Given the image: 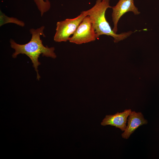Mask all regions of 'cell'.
I'll return each instance as SVG.
<instances>
[{"instance_id":"6da1fadb","label":"cell","mask_w":159,"mask_h":159,"mask_svg":"<svg viewBox=\"0 0 159 159\" xmlns=\"http://www.w3.org/2000/svg\"><path fill=\"white\" fill-rule=\"evenodd\" d=\"M44 29V26L37 29H31L30 30L32 35L30 41L25 44H17L13 40H10L11 47L14 49V52L12 55V57L16 58L19 54H25L31 60L33 67L37 72V78L38 80L40 77L38 72V67L40 64L38 60L40 54L43 56L55 59L57 55L54 52L55 48L53 47H49L44 46L40 39V36L45 37L43 32Z\"/></svg>"},{"instance_id":"9c48e42d","label":"cell","mask_w":159,"mask_h":159,"mask_svg":"<svg viewBox=\"0 0 159 159\" xmlns=\"http://www.w3.org/2000/svg\"><path fill=\"white\" fill-rule=\"evenodd\" d=\"M0 17L4 18V19H0L1 20H4V21L0 22V25H1L4 21L9 20V21H7V23H13L22 26L24 25V23L22 21H19L16 19L14 18L8 17L2 13H0Z\"/></svg>"},{"instance_id":"3957f363","label":"cell","mask_w":159,"mask_h":159,"mask_svg":"<svg viewBox=\"0 0 159 159\" xmlns=\"http://www.w3.org/2000/svg\"><path fill=\"white\" fill-rule=\"evenodd\" d=\"M86 16V11H84L75 18L67 19L57 22L54 40L57 42H66L69 40L70 36L73 34Z\"/></svg>"},{"instance_id":"ba28073f","label":"cell","mask_w":159,"mask_h":159,"mask_svg":"<svg viewBox=\"0 0 159 159\" xmlns=\"http://www.w3.org/2000/svg\"><path fill=\"white\" fill-rule=\"evenodd\" d=\"M38 9L40 12L41 16L48 11L51 7V4L49 0H33Z\"/></svg>"},{"instance_id":"8992f818","label":"cell","mask_w":159,"mask_h":159,"mask_svg":"<svg viewBox=\"0 0 159 159\" xmlns=\"http://www.w3.org/2000/svg\"><path fill=\"white\" fill-rule=\"evenodd\" d=\"M130 109H126L122 112H117L113 115H106L101 123V125H110L115 126L124 131L127 127V118L131 114Z\"/></svg>"},{"instance_id":"7a4b0ae2","label":"cell","mask_w":159,"mask_h":159,"mask_svg":"<svg viewBox=\"0 0 159 159\" xmlns=\"http://www.w3.org/2000/svg\"><path fill=\"white\" fill-rule=\"evenodd\" d=\"M109 0H97L94 6L85 11L89 16L96 34L97 38L102 35L111 36L114 39V42H118L122 40L132 33L131 31L117 34L113 32L105 17L107 9L112 8Z\"/></svg>"},{"instance_id":"277c9868","label":"cell","mask_w":159,"mask_h":159,"mask_svg":"<svg viewBox=\"0 0 159 159\" xmlns=\"http://www.w3.org/2000/svg\"><path fill=\"white\" fill-rule=\"evenodd\" d=\"M96 34L90 17L86 16L80 23L72 37L69 38L70 42L80 44L95 41Z\"/></svg>"},{"instance_id":"52a82bcc","label":"cell","mask_w":159,"mask_h":159,"mask_svg":"<svg viewBox=\"0 0 159 159\" xmlns=\"http://www.w3.org/2000/svg\"><path fill=\"white\" fill-rule=\"evenodd\" d=\"M127 125L124 132L121 134L122 137L128 139L130 135L139 126L146 125L148 121L145 119L141 112L132 111L127 119Z\"/></svg>"},{"instance_id":"5b68a950","label":"cell","mask_w":159,"mask_h":159,"mask_svg":"<svg viewBox=\"0 0 159 159\" xmlns=\"http://www.w3.org/2000/svg\"><path fill=\"white\" fill-rule=\"evenodd\" d=\"M112 14L114 27L112 30L116 33L117 31V24L121 17L126 13L132 12L135 15L140 13L134 4L133 0H119L115 6L112 7Z\"/></svg>"}]
</instances>
